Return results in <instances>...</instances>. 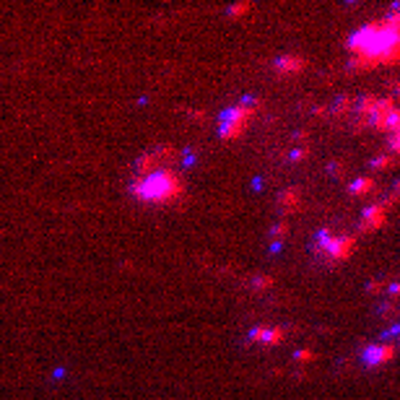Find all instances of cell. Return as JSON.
I'll list each match as a JSON object with an SVG mask.
<instances>
[{
    "label": "cell",
    "instance_id": "cell-8",
    "mask_svg": "<svg viewBox=\"0 0 400 400\" xmlns=\"http://www.w3.org/2000/svg\"><path fill=\"white\" fill-rule=\"evenodd\" d=\"M377 104H380V99H377V96H372V94L361 96V99L356 102V115H359L361 120H372Z\"/></svg>",
    "mask_w": 400,
    "mask_h": 400
},
{
    "label": "cell",
    "instance_id": "cell-3",
    "mask_svg": "<svg viewBox=\"0 0 400 400\" xmlns=\"http://www.w3.org/2000/svg\"><path fill=\"white\" fill-rule=\"evenodd\" d=\"M252 115H255V109L244 107V104H237V107L224 109L221 117H218V138H224V140L239 138V135L244 133L247 122L252 120Z\"/></svg>",
    "mask_w": 400,
    "mask_h": 400
},
{
    "label": "cell",
    "instance_id": "cell-17",
    "mask_svg": "<svg viewBox=\"0 0 400 400\" xmlns=\"http://www.w3.org/2000/svg\"><path fill=\"white\" fill-rule=\"evenodd\" d=\"M247 11H250V3H234L229 8V16H244Z\"/></svg>",
    "mask_w": 400,
    "mask_h": 400
},
{
    "label": "cell",
    "instance_id": "cell-19",
    "mask_svg": "<svg viewBox=\"0 0 400 400\" xmlns=\"http://www.w3.org/2000/svg\"><path fill=\"white\" fill-rule=\"evenodd\" d=\"M366 291H369V294H380V291H384V281H380V278L369 281V283H366Z\"/></svg>",
    "mask_w": 400,
    "mask_h": 400
},
{
    "label": "cell",
    "instance_id": "cell-10",
    "mask_svg": "<svg viewBox=\"0 0 400 400\" xmlns=\"http://www.w3.org/2000/svg\"><path fill=\"white\" fill-rule=\"evenodd\" d=\"M299 195H301L299 187H289V190L281 192V200H278V203H281L283 208H294V206L299 203Z\"/></svg>",
    "mask_w": 400,
    "mask_h": 400
},
{
    "label": "cell",
    "instance_id": "cell-9",
    "mask_svg": "<svg viewBox=\"0 0 400 400\" xmlns=\"http://www.w3.org/2000/svg\"><path fill=\"white\" fill-rule=\"evenodd\" d=\"M372 190H374V179L372 177H356L351 182V187H348V192L353 195V198H361V195H366Z\"/></svg>",
    "mask_w": 400,
    "mask_h": 400
},
{
    "label": "cell",
    "instance_id": "cell-15",
    "mask_svg": "<svg viewBox=\"0 0 400 400\" xmlns=\"http://www.w3.org/2000/svg\"><path fill=\"white\" fill-rule=\"evenodd\" d=\"M286 231H289V224L281 221V224H276L273 229H270V237H273L276 242H278V239H283V237H286Z\"/></svg>",
    "mask_w": 400,
    "mask_h": 400
},
{
    "label": "cell",
    "instance_id": "cell-21",
    "mask_svg": "<svg viewBox=\"0 0 400 400\" xmlns=\"http://www.w3.org/2000/svg\"><path fill=\"white\" fill-rule=\"evenodd\" d=\"M294 359H296V361H312V359H314V353L309 351V348H299L296 353H294Z\"/></svg>",
    "mask_w": 400,
    "mask_h": 400
},
{
    "label": "cell",
    "instance_id": "cell-5",
    "mask_svg": "<svg viewBox=\"0 0 400 400\" xmlns=\"http://www.w3.org/2000/svg\"><path fill=\"white\" fill-rule=\"evenodd\" d=\"M384 216H387V200L372 203V206L364 208V213H361L359 229L361 231H377L380 226H384V221H387Z\"/></svg>",
    "mask_w": 400,
    "mask_h": 400
},
{
    "label": "cell",
    "instance_id": "cell-12",
    "mask_svg": "<svg viewBox=\"0 0 400 400\" xmlns=\"http://www.w3.org/2000/svg\"><path fill=\"white\" fill-rule=\"evenodd\" d=\"M265 330H268V328H262V325L252 328L250 335H247V338H250V343H265Z\"/></svg>",
    "mask_w": 400,
    "mask_h": 400
},
{
    "label": "cell",
    "instance_id": "cell-25",
    "mask_svg": "<svg viewBox=\"0 0 400 400\" xmlns=\"http://www.w3.org/2000/svg\"><path fill=\"white\" fill-rule=\"evenodd\" d=\"M328 172H330V174H333V177H338V174H341V172H343V164H341V161H333V164H330V167H328Z\"/></svg>",
    "mask_w": 400,
    "mask_h": 400
},
{
    "label": "cell",
    "instance_id": "cell-2",
    "mask_svg": "<svg viewBox=\"0 0 400 400\" xmlns=\"http://www.w3.org/2000/svg\"><path fill=\"white\" fill-rule=\"evenodd\" d=\"M185 185H182V177L172 169H158L148 177H140L135 179L130 192L135 195L138 200L143 203H169V200H177L182 195Z\"/></svg>",
    "mask_w": 400,
    "mask_h": 400
},
{
    "label": "cell",
    "instance_id": "cell-14",
    "mask_svg": "<svg viewBox=\"0 0 400 400\" xmlns=\"http://www.w3.org/2000/svg\"><path fill=\"white\" fill-rule=\"evenodd\" d=\"M387 130H392V133L400 130V107L392 109V115H390V120H387Z\"/></svg>",
    "mask_w": 400,
    "mask_h": 400
},
{
    "label": "cell",
    "instance_id": "cell-16",
    "mask_svg": "<svg viewBox=\"0 0 400 400\" xmlns=\"http://www.w3.org/2000/svg\"><path fill=\"white\" fill-rule=\"evenodd\" d=\"M252 286H255V289H270V286H273V278H270V276H255Z\"/></svg>",
    "mask_w": 400,
    "mask_h": 400
},
{
    "label": "cell",
    "instance_id": "cell-6",
    "mask_svg": "<svg viewBox=\"0 0 400 400\" xmlns=\"http://www.w3.org/2000/svg\"><path fill=\"white\" fill-rule=\"evenodd\" d=\"M395 356V346L392 343H374V346H366L364 348V364L366 366H382Z\"/></svg>",
    "mask_w": 400,
    "mask_h": 400
},
{
    "label": "cell",
    "instance_id": "cell-18",
    "mask_svg": "<svg viewBox=\"0 0 400 400\" xmlns=\"http://www.w3.org/2000/svg\"><path fill=\"white\" fill-rule=\"evenodd\" d=\"M309 156V148L301 146V148H294L291 151V161H304V158Z\"/></svg>",
    "mask_w": 400,
    "mask_h": 400
},
{
    "label": "cell",
    "instance_id": "cell-20",
    "mask_svg": "<svg viewBox=\"0 0 400 400\" xmlns=\"http://www.w3.org/2000/svg\"><path fill=\"white\" fill-rule=\"evenodd\" d=\"M390 167V156H377L372 158V169H387Z\"/></svg>",
    "mask_w": 400,
    "mask_h": 400
},
{
    "label": "cell",
    "instance_id": "cell-13",
    "mask_svg": "<svg viewBox=\"0 0 400 400\" xmlns=\"http://www.w3.org/2000/svg\"><path fill=\"white\" fill-rule=\"evenodd\" d=\"M351 104H353L351 96H338L335 104H333V112H348V109H351Z\"/></svg>",
    "mask_w": 400,
    "mask_h": 400
},
{
    "label": "cell",
    "instance_id": "cell-24",
    "mask_svg": "<svg viewBox=\"0 0 400 400\" xmlns=\"http://www.w3.org/2000/svg\"><path fill=\"white\" fill-rule=\"evenodd\" d=\"M395 200H400V182L392 187V192L387 195V206H390V203H395Z\"/></svg>",
    "mask_w": 400,
    "mask_h": 400
},
{
    "label": "cell",
    "instance_id": "cell-4",
    "mask_svg": "<svg viewBox=\"0 0 400 400\" xmlns=\"http://www.w3.org/2000/svg\"><path fill=\"white\" fill-rule=\"evenodd\" d=\"M317 244H320L333 260H348V255L353 252V239L351 237H333L328 229H322L320 234H317Z\"/></svg>",
    "mask_w": 400,
    "mask_h": 400
},
{
    "label": "cell",
    "instance_id": "cell-1",
    "mask_svg": "<svg viewBox=\"0 0 400 400\" xmlns=\"http://www.w3.org/2000/svg\"><path fill=\"white\" fill-rule=\"evenodd\" d=\"M351 68H369L400 60V5L380 21L359 26L348 39Z\"/></svg>",
    "mask_w": 400,
    "mask_h": 400
},
{
    "label": "cell",
    "instance_id": "cell-22",
    "mask_svg": "<svg viewBox=\"0 0 400 400\" xmlns=\"http://www.w3.org/2000/svg\"><path fill=\"white\" fill-rule=\"evenodd\" d=\"M390 148L395 151V154H400V130L390 135Z\"/></svg>",
    "mask_w": 400,
    "mask_h": 400
},
{
    "label": "cell",
    "instance_id": "cell-7",
    "mask_svg": "<svg viewBox=\"0 0 400 400\" xmlns=\"http://www.w3.org/2000/svg\"><path fill=\"white\" fill-rule=\"evenodd\" d=\"M304 65H307L304 57H299V55H281L276 60V70H281V73H299Z\"/></svg>",
    "mask_w": 400,
    "mask_h": 400
},
{
    "label": "cell",
    "instance_id": "cell-23",
    "mask_svg": "<svg viewBox=\"0 0 400 400\" xmlns=\"http://www.w3.org/2000/svg\"><path fill=\"white\" fill-rule=\"evenodd\" d=\"M387 291H390V296H392V299H400V281L390 283V286H387Z\"/></svg>",
    "mask_w": 400,
    "mask_h": 400
},
{
    "label": "cell",
    "instance_id": "cell-11",
    "mask_svg": "<svg viewBox=\"0 0 400 400\" xmlns=\"http://www.w3.org/2000/svg\"><path fill=\"white\" fill-rule=\"evenodd\" d=\"M283 335H286V330L281 325H276V328H268L265 330V346H278L283 341Z\"/></svg>",
    "mask_w": 400,
    "mask_h": 400
}]
</instances>
